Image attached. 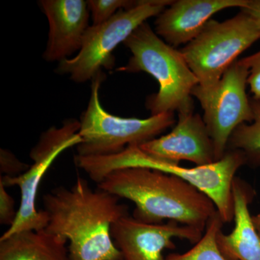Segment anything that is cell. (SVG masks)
<instances>
[{
    "instance_id": "obj_1",
    "label": "cell",
    "mask_w": 260,
    "mask_h": 260,
    "mask_svg": "<svg viewBox=\"0 0 260 260\" xmlns=\"http://www.w3.org/2000/svg\"><path fill=\"white\" fill-rule=\"evenodd\" d=\"M49 216L45 230L70 242L71 260H122L113 242V224L128 215L119 198L77 177L71 187L59 186L43 197Z\"/></svg>"
},
{
    "instance_id": "obj_2",
    "label": "cell",
    "mask_w": 260,
    "mask_h": 260,
    "mask_svg": "<svg viewBox=\"0 0 260 260\" xmlns=\"http://www.w3.org/2000/svg\"><path fill=\"white\" fill-rule=\"evenodd\" d=\"M98 188L133 202V217L145 223L168 220L204 231L218 213L204 193L180 178L155 169H117L106 176Z\"/></svg>"
},
{
    "instance_id": "obj_3",
    "label": "cell",
    "mask_w": 260,
    "mask_h": 260,
    "mask_svg": "<svg viewBox=\"0 0 260 260\" xmlns=\"http://www.w3.org/2000/svg\"><path fill=\"white\" fill-rule=\"evenodd\" d=\"M77 167L97 184L117 169L147 168L176 176L189 183L213 202L223 223L234 219L232 186L237 171L247 162L240 150H227L223 158L208 165L184 168L162 161L142 151L138 145H129L121 153L107 156L85 157L76 155Z\"/></svg>"
},
{
    "instance_id": "obj_4",
    "label": "cell",
    "mask_w": 260,
    "mask_h": 260,
    "mask_svg": "<svg viewBox=\"0 0 260 260\" xmlns=\"http://www.w3.org/2000/svg\"><path fill=\"white\" fill-rule=\"evenodd\" d=\"M133 56L117 71L143 72L158 81V93L147 98L151 116L193 109L191 90L199 84L180 50L168 44L147 22L140 25L123 43Z\"/></svg>"
},
{
    "instance_id": "obj_5",
    "label": "cell",
    "mask_w": 260,
    "mask_h": 260,
    "mask_svg": "<svg viewBox=\"0 0 260 260\" xmlns=\"http://www.w3.org/2000/svg\"><path fill=\"white\" fill-rule=\"evenodd\" d=\"M105 75L99 73L92 80L88 107L80 119L82 142L77 155L85 157L115 155L129 145H139L156 138L175 124L174 113H164L146 119L124 118L107 112L101 103L99 91Z\"/></svg>"
},
{
    "instance_id": "obj_6",
    "label": "cell",
    "mask_w": 260,
    "mask_h": 260,
    "mask_svg": "<svg viewBox=\"0 0 260 260\" xmlns=\"http://www.w3.org/2000/svg\"><path fill=\"white\" fill-rule=\"evenodd\" d=\"M172 3V0H138L133 8L119 10L107 21L89 26L78 54L59 62L56 73L69 75L73 81L83 83L93 80L102 68L112 69L115 63L112 54L116 47Z\"/></svg>"
},
{
    "instance_id": "obj_7",
    "label": "cell",
    "mask_w": 260,
    "mask_h": 260,
    "mask_svg": "<svg viewBox=\"0 0 260 260\" xmlns=\"http://www.w3.org/2000/svg\"><path fill=\"white\" fill-rule=\"evenodd\" d=\"M260 39V25L241 10L219 22L210 20L194 40L180 49L199 85H213L242 53Z\"/></svg>"
},
{
    "instance_id": "obj_8",
    "label": "cell",
    "mask_w": 260,
    "mask_h": 260,
    "mask_svg": "<svg viewBox=\"0 0 260 260\" xmlns=\"http://www.w3.org/2000/svg\"><path fill=\"white\" fill-rule=\"evenodd\" d=\"M80 121L70 119L61 127L51 126L44 132L37 145L30 152L32 164L22 175L16 177L1 176L4 185L18 186L20 191V204L14 223L8 228L1 238H7L24 231H41L47 228L49 216L45 210H38L36 200L41 181L64 150L77 147L82 142L79 135Z\"/></svg>"
},
{
    "instance_id": "obj_9",
    "label": "cell",
    "mask_w": 260,
    "mask_h": 260,
    "mask_svg": "<svg viewBox=\"0 0 260 260\" xmlns=\"http://www.w3.org/2000/svg\"><path fill=\"white\" fill-rule=\"evenodd\" d=\"M249 70L237 60L213 85L199 84L191 90V96L199 102L204 121L213 141L216 161L228 150L229 139L238 126L253 120L250 98L246 94Z\"/></svg>"
},
{
    "instance_id": "obj_10",
    "label": "cell",
    "mask_w": 260,
    "mask_h": 260,
    "mask_svg": "<svg viewBox=\"0 0 260 260\" xmlns=\"http://www.w3.org/2000/svg\"><path fill=\"white\" fill-rule=\"evenodd\" d=\"M203 230L175 221L148 223L126 215L112 225L113 242L122 260H165L164 249H174L173 239L199 242Z\"/></svg>"
},
{
    "instance_id": "obj_11",
    "label": "cell",
    "mask_w": 260,
    "mask_h": 260,
    "mask_svg": "<svg viewBox=\"0 0 260 260\" xmlns=\"http://www.w3.org/2000/svg\"><path fill=\"white\" fill-rule=\"evenodd\" d=\"M147 155L158 160L179 164L181 160L203 167L216 161L213 141L203 117L194 108L178 112L172 132L138 145Z\"/></svg>"
},
{
    "instance_id": "obj_12",
    "label": "cell",
    "mask_w": 260,
    "mask_h": 260,
    "mask_svg": "<svg viewBox=\"0 0 260 260\" xmlns=\"http://www.w3.org/2000/svg\"><path fill=\"white\" fill-rule=\"evenodd\" d=\"M39 4L49 28L43 58L49 62H60L79 52L89 28L90 10L87 1L42 0Z\"/></svg>"
},
{
    "instance_id": "obj_13",
    "label": "cell",
    "mask_w": 260,
    "mask_h": 260,
    "mask_svg": "<svg viewBox=\"0 0 260 260\" xmlns=\"http://www.w3.org/2000/svg\"><path fill=\"white\" fill-rule=\"evenodd\" d=\"M247 0H177L155 22V32L172 47L186 45L202 32L210 18L221 10L244 8Z\"/></svg>"
},
{
    "instance_id": "obj_14",
    "label": "cell",
    "mask_w": 260,
    "mask_h": 260,
    "mask_svg": "<svg viewBox=\"0 0 260 260\" xmlns=\"http://www.w3.org/2000/svg\"><path fill=\"white\" fill-rule=\"evenodd\" d=\"M232 194L235 225L230 234L219 233V249L228 260H260V235L249 210L250 195L245 184L237 178Z\"/></svg>"
},
{
    "instance_id": "obj_15",
    "label": "cell",
    "mask_w": 260,
    "mask_h": 260,
    "mask_svg": "<svg viewBox=\"0 0 260 260\" xmlns=\"http://www.w3.org/2000/svg\"><path fill=\"white\" fill-rule=\"evenodd\" d=\"M67 241L45 229L0 238V260H71Z\"/></svg>"
},
{
    "instance_id": "obj_16",
    "label": "cell",
    "mask_w": 260,
    "mask_h": 260,
    "mask_svg": "<svg viewBox=\"0 0 260 260\" xmlns=\"http://www.w3.org/2000/svg\"><path fill=\"white\" fill-rule=\"evenodd\" d=\"M253 120L240 124L229 139L228 150H238L246 160L260 162V99L250 98Z\"/></svg>"
},
{
    "instance_id": "obj_17",
    "label": "cell",
    "mask_w": 260,
    "mask_h": 260,
    "mask_svg": "<svg viewBox=\"0 0 260 260\" xmlns=\"http://www.w3.org/2000/svg\"><path fill=\"white\" fill-rule=\"evenodd\" d=\"M224 223L218 213L210 219L206 232L199 242L182 254H169L165 260H228L219 249L217 238Z\"/></svg>"
},
{
    "instance_id": "obj_18",
    "label": "cell",
    "mask_w": 260,
    "mask_h": 260,
    "mask_svg": "<svg viewBox=\"0 0 260 260\" xmlns=\"http://www.w3.org/2000/svg\"><path fill=\"white\" fill-rule=\"evenodd\" d=\"M133 0H88L93 25H99L112 18L121 10H127L138 3Z\"/></svg>"
},
{
    "instance_id": "obj_19",
    "label": "cell",
    "mask_w": 260,
    "mask_h": 260,
    "mask_svg": "<svg viewBox=\"0 0 260 260\" xmlns=\"http://www.w3.org/2000/svg\"><path fill=\"white\" fill-rule=\"evenodd\" d=\"M29 167L30 165L20 161L10 150L3 148L0 150V171L4 177H18L26 172Z\"/></svg>"
},
{
    "instance_id": "obj_20",
    "label": "cell",
    "mask_w": 260,
    "mask_h": 260,
    "mask_svg": "<svg viewBox=\"0 0 260 260\" xmlns=\"http://www.w3.org/2000/svg\"><path fill=\"white\" fill-rule=\"evenodd\" d=\"M249 70L248 85L254 99H260V51L240 59Z\"/></svg>"
},
{
    "instance_id": "obj_21",
    "label": "cell",
    "mask_w": 260,
    "mask_h": 260,
    "mask_svg": "<svg viewBox=\"0 0 260 260\" xmlns=\"http://www.w3.org/2000/svg\"><path fill=\"white\" fill-rule=\"evenodd\" d=\"M18 210H15V201L6 190V186L0 181V223L12 225L16 218Z\"/></svg>"
},
{
    "instance_id": "obj_22",
    "label": "cell",
    "mask_w": 260,
    "mask_h": 260,
    "mask_svg": "<svg viewBox=\"0 0 260 260\" xmlns=\"http://www.w3.org/2000/svg\"><path fill=\"white\" fill-rule=\"evenodd\" d=\"M241 10L250 15L260 25V0H247Z\"/></svg>"
},
{
    "instance_id": "obj_23",
    "label": "cell",
    "mask_w": 260,
    "mask_h": 260,
    "mask_svg": "<svg viewBox=\"0 0 260 260\" xmlns=\"http://www.w3.org/2000/svg\"><path fill=\"white\" fill-rule=\"evenodd\" d=\"M252 219L256 229H259L260 228V213L255 215V216H253Z\"/></svg>"
},
{
    "instance_id": "obj_24",
    "label": "cell",
    "mask_w": 260,
    "mask_h": 260,
    "mask_svg": "<svg viewBox=\"0 0 260 260\" xmlns=\"http://www.w3.org/2000/svg\"><path fill=\"white\" fill-rule=\"evenodd\" d=\"M257 229L258 232H259V234L260 235V228H259V229Z\"/></svg>"
}]
</instances>
